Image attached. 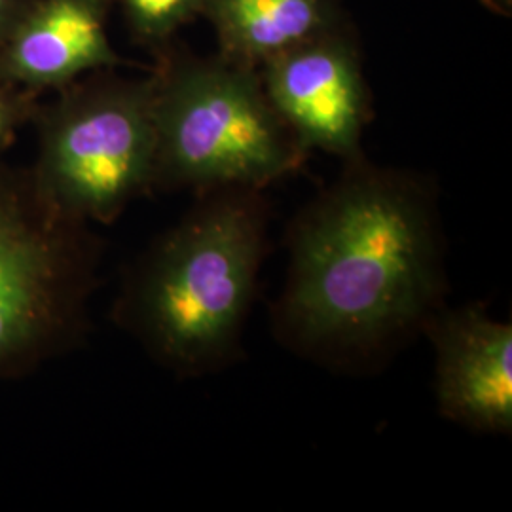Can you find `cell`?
<instances>
[{
	"instance_id": "1",
	"label": "cell",
	"mask_w": 512,
	"mask_h": 512,
	"mask_svg": "<svg viewBox=\"0 0 512 512\" xmlns=\"http://www.w3.org/2000/svg\"><path fill=\"white\" fill-rule=\"evenodd\" d=\"M275 338L308 359L382 361L444 306L437 198L412 173L349 160L293 220Z\"/></svg>"
},
{
	"instance_id": "2",
	"label": "cell",
	"mask_w": 512,
	"mask_h": 512,
	"mask_svg": "<svg viewBox=\"0 0 512 512\" xmlns=\"http://www.w3.org/2000/svg\"><path fill=\"white\" fill-rule=\"evenodd\" d=\"M262 190L220 186L131 264L114 321L179 376L234 363L268 247Z\"/></svg>"
},
{
	"instance_id": "3",
	"label": "cell",
	"mask_w": 512,
	"mask_h": 512,
	"mask_svg": "<svg viewBox=\"0 0 512 512\" xmlns=\"http://www.w3.org/2000/svg\"><path fill=\"white\" fill-rule=\"evenodd\" d=\"M156 57L152 190H264L304 165L310 152L275 112L258 69L171 46Z\"/></svg>"
},
{
	"instance_id": "4",
	"label": "cell",
	"mask_w": 512,
	"mask_h": 512,
	"mask_svg": "<svg viewBox=\"0 0 512 512\" xmlns=\"http://www.w3.org/2000/svg\"><path fill=\"white\" fill-rule=\"evenodd\" d=\"M101 241L0 164V384L73 348L88 323Z\"/></svg>"
},
{
	"instance_id": "5",
	"label": "cell",
	"mask_w": 512,
	"mask_h": 512,
	"mask_svg": "<svg viewBox=\"0 0 512 512\" xmlns=\"http://www.w3.org/2000/svg\"><path fill=\"white\" fill-rule=\"evenodd\" d=\"M38 152L29 167L57 211L107 226L152 192L154 78L88 74L38 107Z\"/></svg>"
},
{
	"instance_id": "6",
	"label": "cell",
	"mask_w": 512,
	"mask_h": 512,
	"mask_svg": "<svg viewBox=\"0 0 512 512\" xmlns=\"http://www.w3.org/2000/svg\"><path fill=\"white\" fill-rule=\"evenodd\" d=\"M260 80L275 112L306 152L344 162L363 154L372 95L348 23L264 63Z\"/></svg>"
},
{
	"instance_id": "7",
	"label": "cell",
	"mask_w": 512,
	"mask_h": 512,
	"mask_svg": "<svg viewBox=\"0 0 512 512\" xmlns=\"http://www.w3.org/2000/svg\"><path fill=\"white\" fill-rule=\"evenodd\" d=\"M437 355L442 418L476 433L511 435L512 325L478 304L442 306L421 330Z\"/></svg>"
},
{
	"instance_id": "8",
	"label": "cell",
	"mask_w": 512,
	"mask_h": 512,
	"mask_svg": "<svg viewBox=\"0 0 512 512\" xmlns=\"http://www.w3.org/2000/svg\"><path fill=\"white\" fill-rule=\"evenodd\" d=\"M112 0H35L0 50V78L59 92L122 63L109 38Z\"/></svg>"
},
{
	"instance_id": "9",
	"label": "cell",
	"mask_w": 512,
	"mask_h": 512,
	"mask_svg": "<svg viewBox=\"0 0 512 512\" xmlns=\"http://www.w3.org/2000/svg\"><path fill=\"white\" fill-rule=\"evenodd\" d=\"M202 18L219 54L253 69L348 23L342 0H205Z\"/></svg>"
},
{
	"instance_id": "10",
	"label": "cell",
	"mask_w": 512,
	"mask_h": 512,
	"mask_svg": "<svg viewBox=\"0 0 512 512\" xmlns=\"http://www.w3.org/2000/svg\"><path fill=\"white\" fill-rule=\"evenodd\" d=\"M120 6L131 37L158 54L179 29L202 18L205 0H120Z\"/></svg>"
},
{
	"instance_id": "11",
	"label": "cell",
	"mask_w": 512,
	"mask_h": 512,
	"mask_svg": "<svg viewBox=\"0 0 512 512\" xmlns=\"http://www.w3.org/2000/svg\"><path fill=\"white\" fill-rule=\"evenodd\" d=\"M38 107L40 95L0 78V164L4 152L18 139L19 131L33 124Z\"/></svg>"
},
{
	"instance_id": "12",
	"label": "cell",
	"mask_w": 512,
	"mask_h": 512,
	"mask_svg": "<svg viewBox=\"0 0 512 512\" xmlns=\"http://www.w3.org/2000/svg\"><path fill=\"white\" fill-rule=\"evenodd\" d=\"M35 0H0V50Z\"/></svg>"
},
{
	"instance_id": "13",
	"label": "cell",
	"mask_w": 512,
	"mask_h": 512,
	"mask_svg": "<svg viewBox=\"0 0 512 512\" xmlns=\"http://www.w3.org/2000/svg\"><path fill=\"white\" fill-rule=\"evenodd\" d=\"M486 10L494 12L501 18H511L512 16V0H480Z\"/></svg>"
}]
</instances>
